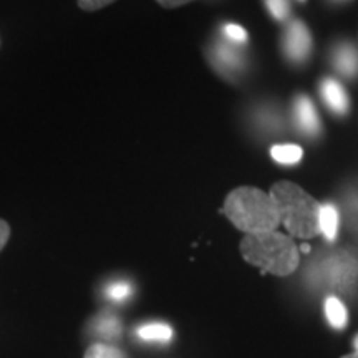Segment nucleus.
Listing matches in <instances>:
<instances>
[{
  "mask_svg": "<svg viewBox=\"0 0 358 358\" xmlns=\"http://www.w3.org/2000/svg\"><path fill=\"white\" fill-rule=\"evenodd\" d=\"M324 268L327 271V275H322V279L330 285H338L340 282H345L350 279L352 271H355L357 267L348 257L337 256L327 259L324 262Z\"/></svg>",
  "mask_w": 358,
  "mask_h": 358,
  "instance_id": "obj_9",
  "label": "nucleus"
},
{
  "mask_svg": "<svg viewBox=\"0 0 358 358\" xmlns=\"http://www.w3.org/2000/svg\"><path fill=\"white\" fill-rule=\"evenodd\" d=\"M320 232L329 241H334L338 234V211L334 204L325 203L320 206V216H319Z\"/></svg>",
  "mask_w": 358,
  "mask_h": 358,
  "instance_id": "obj_11",
  "label": "nucleus"
},
{
  "mask_svg": "<svg viewBox=\"0 0 358 358\" xmlns=\"http://www.w3.org/2000/svg\"><path fill=\"white\" fill-rule=\"evenodd\" d=\"M95 334L106 340H115L122 335V322L113 315H103L95 322Z\"/></svg>",
  "mask_w": 358,
  "mask_h": 358,
  "instance_id": "obj_14",
  "label": "nucleus"
},
{
  "mask_svg": "<svg viewBox=\"0 0 358 358\" xmlns=\"http://www.w3.org/2000/svg\"><path fill=\"white\" fill-rule=\"evenodd\" d=\"M159 6L166 7V8H173V7H179V6H185V3L191 2V0H156Z\"/></svg>",
  "mask_w": 358,
  "mask_h": 358,
  "instance_id": "obj_21",
  "label": "nucleus"
},
{
  "mask_svg": "<svg viewBox=\"0 0 358 358\" xmlns=\"http://www.w3.org/2000/svg\"><path fill=\"white\" fill-rule=\"evenodd\" d=\"M268 13L274 17L275 20L284 22L289 19L290 15V3L289 0H264Z\"/></svg>",
  "mask_w": 358,
  "mask_h": 358,
  "instance_id": "obj_17",
  "label": "nucleus"
},
{
  "mask_svg": "<svg viewBox=\"0 0 358 358\" xmlns=\"http://www.w3.org/2000/svg\"><path fill=\"white\" fill-rule=\"evenodd\" d=\"M342 358H358V352H353V353H350V355H345Z\"/></svg>",
  "mask_w": 358,
  "mask_h": 358,
  "instance_id": "obj_23",
  "label": "nucleus"
},
{
  "mask_svg": "<svg viewBox=\"0 0 358 358\" xmlns=\"http://www.w3.org/2000/svg\"><path fill=\"white\" fill-rule=\"evenodd\" d=\"M222 34L224 38L236 45H243L248 42V32L237 24H226L222 27Z\"/></svg>",
  "mask_w": 358,
  "mask_h": 358,
  "instance_id": "obj_18",
  "label": "nucleus"
},
{
  "mask_svg": "<svg viewBox=\"0 0 358 358\" xmlns=\"http://www.w3.org/2000/svg\"><path fill=\"white\" fill-rule=\"evenodd\" d=\"M324 308H325L327 320H329V324L332 325L334 329H338V330L345 329L348 322V313H347L345 306L340 302V299L329 297L325 301Z\"/></svg>",
  "mask_w": 358,
  "mask_h": 358,
  "instance_id": "obj_12",
  "label": "nucleus"
},
{
  "mask_svg": "<svg viewBox=\"0 0 358 358\" xmlns=\"http://www.w3.org/2000/svg\"><path fill=\"white\" fill-rule=\"evenodd\" d=\"M136 335L141 340L146 342H163L168 343L173 338V330L171 327L164 322H151V324H145L138 327Z\"/></svg>",
  "mask_w": 358,
  "mask_h": 358,
  "instance_id": "obj_10",
  "label": "nucleus"
},
{
  "mask_svg": "<svg viewBox=\"0 0 358 358\" xmlns=\"http://www.w3.org/2000/svg\"><path fill=\"white\" fill-rule=\"evenodd\" d=\"M222 213L245 234L275 231L280 224L277 206L271 194L256 187H237L226 198Z\"/></svg>",
  "mask_w": 358,
  "mask_h": 358,
  "instance_id": "obj_1",
  "label": "nucleus"
},
{
  "mask_svg": "<svg viewBox=\"0 0 358 358\" xmlns=\"http://www.w3.org/2000/svg\"><path fill=\"white\" fill-rule=\"evenodd\" d=\"M353 347H355V352H358V335L353 338Z\"/></svg>",
  "mask_w": 358,
  "mask_h": 358,
  "instance_id": "obj_24",
  "label": "nucleus"
},
{
  "mask_svg": "<svg viewBox=\"0 0 358 358\" xmlns=\"http://www.w3.org/2000/svg\"><path fill=\"white\" fill-rule=\"evenodd\" d=\"M301 249H302L303 252H306V254L310 252V245H307V244H302V248H301Z\"/></svg>",
  "mask_w": 358,
  "mask_h": 358,
  "instance_id": "obj_22",
  "label": "nucleus"
},
{
  "mask_svg": "<svg viewBox=\"0 0 358 358\" xmlns=\"http://www.w3.org/2000/svg\"><path fill=\"white\" fill-rule=\"evenodd\" d=\"M8 237H10V226H8L7 221L0 219V250L6 248Z\"/></svg>",
  "mask_w": 358,
  "mask_h": 358,
  "instance_id": "obj_20",
  "label": "nucleus"
},
{
  "mask_svg": "<svg viewBox=\"0 0 358 358\" xmlns=\"http://www.w3.org/2000/svg\"><path fill=\"white\" fill-rule=\"evenodd\" d=\"M85 358H127V355L120 348L108 343H95L88 348Z\"/></svg>",
  "mask_w": 358,
  "mask_h": 358,
  "instance_id": "obj_15",
  "label": "nucleus"
},
{
  "mask_svg": "<svg viewBox=\"0 0 358 358\" xmlns=\"http://www.w3.org/2000/svg\"><path fill=\"white\" fill-rule=\"evenodd\" d=\"M332 65L342 77L355 78L358 75V52L352 43H338L332 52Z\"/></svg>",
  "mask_w": 358,
  "mask_h": 358,
  "instance_id": "obj_8",
  "label": "nucleus"
},
{
  "mask_svg": "<svg viewBox=\"0 0 358 358\" xmlns=\"http://www.w3.org/2000/svg\"><path fill=\"white\" fill-rule=\"evenodd\" d=\"M285 57L294 64H303L312 52V35L303 22L295 20L285 29L284 40H282Z\"/></svg>",
  "mask_w": 358,
  "mask_h": 358,
  "instance_id": "obj_4",
  "label": "nucleus"
},
{
  "mask_svg": "<svg viewBox=\"0 0 358 358\" xmlns=\"http://www.w3.org/2000/svg\"><path fill=\"white\" fill-rule=\"evenodd\" d=\"M209 57H211L214 69L221 71L224 77H236L244 66V57L239 47L226 38L213 45Z\"/></svg>",
  "mask_w": 358,
  "mask_h": 358,
  "instance_id": "obj_5",
  "label": "nucleus"
},
{
  "mask_svg": "<svg viewBox=\"0 0 358 358\" xmlns=\"http://www.w3.org/2000/svg\"><path fill=\"white\" fill-rule=\"evenodd\" d=\"M131 294H133V287L127 280H115L111 282V284H108V287H106V295H108V299H111V301L115 302L127 301Z\"/></svg>",
  "mask_w": 358,
  "mask_h": 358,
  "instance_id": "obj_16",
  "label": "nucleus"
},
{
  "mask_svg": "<svg viewBox=\"0 0 358 358\" xmlns=\"http://www.w3.org/2000/svg\"><path fill=\"white\" fill-rule=\"evenodd\" d=\"M301 2H303V0H301Z\"/></svg>",
  "mask_w": 358,
  "mask_h": 358,
  "instance_id": "obj_26",
  "label": "nucleus"
},
{
  "mask_svg": "<svg viewBox=\"0 0 358 358\" xmlns=\"http://www.w3.org/2000/svg\"><path fill=\"white\" fill-rule=\"evenodd\" d=\"M243 257L272 275H290L299 266V249L289 236L275 231L245 234L241 243Z\"/></svg>",
  "mask_w": 358,
  "mask_h": 358,
  "instance_id": "obj_3",
  "label": "nucleus"
},
{
  "mask_svg": "<svg viewBox=\"0 0 358 358\" xmlns=\"http://www.w3.org/2000/svg\"><path fill=\"white\" fill-rule=\"evenodd\" d=\"M320 96L327 108L337 115H347L350 108V98H348L345 88L335 78H324L320 82Z\"/></svg>",
  "mask_w": 358,
  "mask_h": 358,
  "instance_id": "obj_7",
  "label": "nucleus"
},
{
  "mask_svg": "<svg viewBox=\"0 0 358 358\" xmlns=\"http://www.w3.org/2000/svg\"><path fill=\"white\" fill-rule=\"evenodd\" d=\"M335 2H347V0H335Z\"/></svg>",
  "mask_w": 358,
  "mask_h": 358,
  "instance_id": "obj_25",
  "label": "nucleus"
},
{
  "mask_svg": "<svg viewBox=\"0 0 358 358\" xmlns=\"http://www.w3.org/2000/svg\"><path fill=\"white\" fill-rule=\"evenodd\" d=\"M116 2V0H78V6L83 8V10L93 12L100 10V8L110 6V3Z\"/></svg>",
  "mask_w": 358,
  "mask_h": 358,
  "instance_id": "obj_19",
  "label": "nucleus"
},
{
  "mask_svg": "<svg viewBox=\"0 0 358 358\" xmlns=\"http://www.w3.org/2000/svg\"><path fill=\"white\" fill-rule=\"evenodd\" d=\"M302 148L297 145H275L271 148L272 159L277 161L279 164H297L302 159Z\"/></svg>",
  "mask_w": 358,
  "mask_h": 358,
  "instance_id": "obj_13",
  "label": "nucleus"
},
{
  "mask_svg": "<svg viewBox=\"0 0 358 358\" xmlns=\"http://www.w3.org/2000/svg\"><path fill=\"white\" fill-rule=\"evenodd\" d=\"M271 198L277 206L280 222L290 236L312 239L320 234L319 216L322 204L301 186L290 181L275 182L271 189Z\"/></svg>",
  "mask_w": 358,
  "mask_h": 358,
  "instance_id": "obj_2",
  "label": "nucleus"
},
{
  "mask_svg": "<svg viewBox=\"0 0 358 358\" xmlns=\"http://www.w3.org/2000/svg\"><path fill=\"white\" fill-rule=\"evenodd\" d=\"M294 120L297 128L307 136H317L320 133V120L312 100L306 95H299L294 100Z\"/></svg>",
  "mask_w": 358,
  "mask_h": 358,
  "instance_id": "obj_6",
  "label": "nucleus"
}]
</instances>
